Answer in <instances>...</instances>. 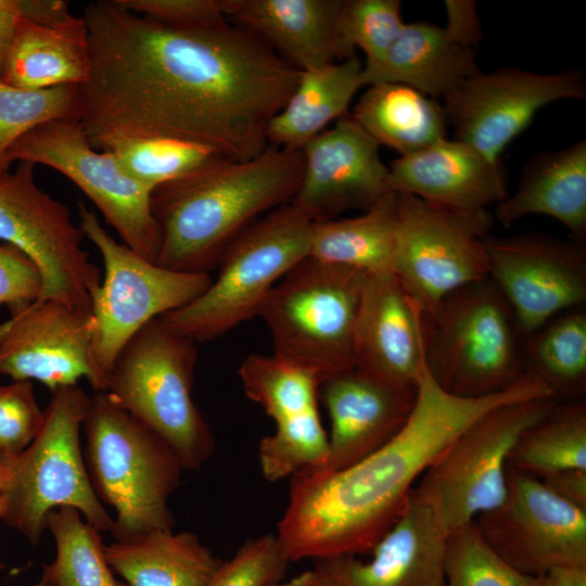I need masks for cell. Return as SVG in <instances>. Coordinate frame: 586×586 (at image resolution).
Returning a JSON list of instances; mask_svg holds the SVG:
<instances>
[{
  "label": "cell",
  "instance_id": "obj_52",
  "mask_svg": "<svg viewBox=\"0 0 586 586\" xmlns=\"http://www.w3.org/2000/svg\"><path fill=\"white\" fill-rule=\"evenodd\" d=\"M4 569H5V564H4L3 561L0 559V572H1L2 570H4Z\"/></svg>",
  "mask_w": 586,
  "mask_h": 586
},
{
  "label": "cell",
  "instance_id": "obj_39",
  "mask_svg": "<svg viewBox=\"0 0 586 586\" xmlns=\"http://www.w3.org/2000/svg\"><path fill=\"white\" fill-rule=\"evenodd\" d=\"M444 586H542V579L509 565L488 546L473 521L447 536Z\"/></svg>",
  "mask_w": 586,
  "mask_h": 586
},
{
  "label": "cell",
  "instance_id": "obj_17",
  "mask_svg": "<svg viewBox=\"0 0 586 586\" xmlns=\"http://www.w3.org/2000/svg\"><path fill=\"white\" fill-rule=\"evenodd\" d=\"M488 277L509 303L521 336L585 305L586 245L540 232L484 238Z\"/></svg>",
  "mask_w": 586,
  "mask_h": 586
},
{
  "label": "cell",
  "instance_id": "obj_25",
  "mask_svg": "<svg viewBox=\"0 0 586 586\" xmlns=\"http://www.w3.org/2000/svg\"><path fill=\"white\" fill-rule=\"evenodd\" d=\"M480 72L473 49L445 27L411 22L405 23L382 61L362 66L360 81L362 86L400 84L444 99Z\"/></svg>",
  "mask_w": 586,
  "mask_h": 586
},
{
  "label": "cell",
  "instance_id": "obj_16",
  "mask_svg": "<svg viewBox=\"0 0 586 586\" xmlns=\"http://www.w3.org/2000/svg\"><path fill=\"white\" fill-rule=\"evenodd\" d=\"M586 79L578 68L540 74L514 67L480 72L443 99L454 139L493 161L552 102L585 99Z\"/></svg>",
  "mask_w": 586,
  "mask_h": 586
},
{
  "label": "cell",
  "instance_id": "obj_7",
  "mask_svg": "<svg viewBox=\"0 0 586 586\" xmlns=\"http://www.w3.org/2000/svg\"><path fill=\"white\" fill-rule=\"evenodd\" d=\"M314 222L292 203L270 211L227 247L209 286L191 303L161 316V320L200 343L258 316L276 284L308 257Z\"/></svg>",
  "mask_w": 586,
  "mask_h": 586
},
{
  "label": "cell",
  "instance_id": "obj_35",
  "mask_svg": "<svg viewBox=\"0 0 586 586\" xmlns=\"http://www.w3.org/2000/svg\"><path fill=\"white\" fill-rule=\"evenodd\" d=\"M246 396L275 423L317 409L320 381L310 371L277 357L253 354L239 368Z\"/></svg>",
  "mask_w": 586,
  "mask_h": 586
},
{
  "label": "cell",
  "instance_id": "obj_2",
  "mask_svg": "<svg viewBox=\"0 0 586 586\" xmlns=\"http://www.w3.org/2000/svg\"><path fill=\"white\" fill-rule=\"evenodd\" d=\"M547 396L531 374L492 395L455 396L435 382L423 360L412 411L387 444L346 469L291 476L276 534L282 550L290 561L370 555L422 474L467 426L497 406Z\"/></svg>",
  "mask_w": 586,
  "mask_h": 586
},
{
  "label": "cell",
  "instance_id": "obj_13",
  "mask_svg": "<svg viewBox=\"0 0 586 586\" xmlns=\"http://www.w3.org/2000/svg\"><path fill=\"white\" fill-rule=\"evenodd\" d=\"M35 166L21 161L14 171L0 175V240L38 268L42 286L35 302L58 300L91 310L100 268L84 250L85 234L68 207L37 186Z\"/></svg>",
  "mask_w": 586,
  "mask_h": 586
},
{
  "label": "cell",
  "instance_id": "obj_21",
  "mask_svg": "<svg viewBox=\"0 0 586 586\" xmlns=\"http://www.w3.org/2000/svg\"><path fill=\"white\" fill-rule=\"evenodd\" d=\"M447 536L432 510L411 492L370 561L340 556L316 560L315 569L335 586H444Z\"/></svg>",
  "mask_w": 586,
  "mask_h": 586
},
{
  "label": "cell",
  "instance_id": "obj_20",
  "mask_svg": "<svg viewBox=\"0 0 586 586\" xmlns=\"http://www.w3.org/2000/svg\"><path fill=\"white\" fill-rule=\"evenodd\" d=\"M319 391L331 433L324 462L301 470L310 473L340 471L379 450L403 429L416 402V387L391 385L357 369L322 382Z\"/></svg>",
  "mask_w": 586,
  "mask_h": 586
},
{
  "label": "cell",
  "instance_id": "obj_6",
  "mask_svg": "<svg viewBox=\"0 0 586 586\" xmlns=\"http://www.w3.org/2000/svg\"><path fill=\"white\" fill-rule=\"evenodd\" d=\"M423 355L447 393L477 398L504 391L526 373L513 311L488 277L447 295L422 314Z\"/></svg>",
  "mask_w": 586,
  "mask_h": 586
},
{
  "label": "cell",
  "instance_id": "obj_30",
  "mask_svg": "<svg viewBox=\"0 0 586 586\" xmlns=\"http://www.w3.org/2000/svg\"><path fill=\"white\" fill-rule=\"evenodd\" d=\"M354 120L380 145L412 154L446 138L443 104L400 84L369 86L354 106Z\"/></svg>",
  "mask_w": 586,
  "mask_h": 586
},
{
  "label": "cell",
  "instance_id": "obj_43",
  "mask_svg": "<svg viewBox=\"0 0 586 586\" xmlns=\"http://www.w3.org/2000/svg\"><path fill=\"white\" fill-rule=\"evenodd\" d=\"M117 4L152 21L179 28L220 26L229 21L219 0H115Z\"/></svg>",
  "mask_w": 586,
  "mask_h": 586
},
{
  "label": "cell",
  "instance_id": "obj_12",
  "mask_svg": "<svg viewBox=\"0 0 586 586\" xmlns=\"http://www.w3.org/2000/svg\"><path fill=\"white\" fill-rule=\"evenodd\" d=\"M493 221L487 209H454L397 193L394 276L423 315L454 291L488 278L484 238Z\"/></svg>",
  "mask_w": 586,
  "mask_h": 586
},
{
  "label": "cell",
  "instance_id": "obj_34",
  "mask_svg": "<svg viewBox=\"0 0 586 586\" xmlns=\"http://www.w3.org/2000/svg\"><path fill=\"white\" fill-rule=\"evenodd\" d=\"M55 543V558L42 565L50 586H127L119 582L105 556L100 532L73 507L51 510L46 519Z\"/></svg>",
  "mask_w": 586,
  "mask_h": 586
},
{
  "label": "cell",
  "instance_id": "obj_40",
  "mask_svg": "<svg viewBox=\"0 0 586 586\" xmlns=\"http://www.w3.org/2000/svg\"><path fill=\"white\" fill-rule=\"evenodd\" d=\"M399 0H345L340 15V31L353 50L366 55L364 66L385 56L405 25Z\"/></svg>",
  "mask_w": 586,
  "mask_h": 586
},
{
  "label": "cell",
  "instance_id": "obj_46",
  "mask_svg": "<svg viewBox=\"0 0 586 586\" xmlns=\"http://www.w3.org/2000/svg\"><path fill=\"white\" fill-rule=\"evenodd\" d=\"M542 482L561 499L586 511V470H564L545 477Z\"/></svg>",
  "mask_w": 586,
  "mask_h": 586
},
{
  "label": "cell",
  "instance_id": "obj_29",
  "mask_svg": "<svg viewBox=\"0 0 586 586\" xmlns=\"http://www.w3.org/2000/svg\"><path fill=\"white\" fill-rule=\"evenodd\" d=\"M362 66L355 55L302 72L289 100L268 124V145L301 150L330 123L348 115L351 101L362 87Z\"/></svg>",
  "mask_w": 586,
  "mask_h": 586
},
{
  "label": "cell",
  "instance_id": "obj_48",
  "mask_svg": "<svg viewBox=\"0 0 586 586\" xmlns=\"http://www.w3.org/2000/svg\"><path fill=\"white\" fill-rule=\"evenodd\" d=\"M542 586H586V566L563 565L540 576Z\"/></svg>",
  "mask_w": 586,
  "mask_h": 586
},
{
  "label": "cell",
  "instance_id": "obj_22",
  "mask_svg": "<svg viewBox=\"0 0 586 586\" xmlns=\"http://www.w3.org/2000/svg\"><path fill=\"white\" fill-rule=\"evenodd\" d=\"M355 369L398 387L417 385L422 310L394 275H369L354 334Z\"/></svg>",
  "mask_w": 586,
  "mask_h": 586
},
{
  "label": "cell",
  "instance_id": "obj_50",
  "mask_svg": "<svg viewBox=\"0 0 586 586\" xmlns=\"http://www.w3.org/2000/svg\"><path fill=\"white\" fill-rule=\"evenodd\" d=\"M277 586H335L324 574L315 568L297 576L283 581Z\"/></svg>",
  "mask_w": 586,
  "mask_h": 586
},
{
  "label": "cell",
  "instance_id": "obj_4",
  "mask_svg": "<svg viewBox=\"0 0 586 586\" xmlns=\"http://www.w3.org/2000/svg\"><path fill=\"white\" fill-rule=\"evenodd\" d=\"M81 431L92 488L116 512L114 540L173 530L168 501L184 469L171 448L106 392L88 396Z\"/></svg>",
  "mask_w": 586,
  "mask_h": 586
},
{
  "label": "cell",
  "instance_id": "obj_24",
  "mask_svg": "<svg viewBox=\"0 0 586 586\" xmlns=\"http://www.w3.org/2000/svg\"><path fill=\"white\" fill-rule=\"evenodd\" d=\"M234 25L253 31L301 72L355 56L340 31L344 0H219Z\"/></svg>",
  "mask_w": 586,
  "mask_h": 586
},
{
  "label": "cell",
  "instance_id": "obj_51",
  "mask_svg": "<svg viewBox=\"0 0 586 586\" xmlns=\"http://www.w3.org/2000/svg\"><path fill=\"white\" fill-rule=\"evenodd\" d=\"M33 586H50L44 579L40 578L36 584Z\"/></svg>",
  "mask_w": 586,
  "mask_h": 586
},
{
  "label": "cell",
  "instance_id": "obj_42",
  "mask_svg": "<svg viewBox=\"0 0 586 586\" xmlns=\"http://www.w3.org/2000/svg\"><path fill=\"white\" fill-rule=\"evenodd\" d=\"M44 420L31 381L0 385V455L17 456L38 435Z\"/></svg>",
  "mask_w": 586,
  "mask_h": 586
},
{
  "label": "cell",
  "instance_id": "obj_1",
  "mask_svg": "<svg viewBox=\"0 0 586 586\" xmlns=\"http://www.w3.org/2000/svg\"><path fill=\"white\" fill-rule=\"evenodd\" d=\"M82 17L91 69L77 120L94 148L117 137H166L234 161L259 155L267 127L301 71L265 40L229 22L168 26L111 1Z\"/></svg>",
  "mask_w": 586,
  "mask_h": 586
},
{
  "label": "cell",
  "instance_id": "obj_28",
  "mask_svg": "<svg viewBox=\"0 0 586 586\" xmlns=\"http://www.w3.org/2000/svg\"><path fill=\"white\" fill-rule=\"evenodd\" d=\"M105 556L127 586H205L221 563L196 534L173 530L114 540Z\"/></svg>",
  "mask_w": 586,
  "mask_h": 586
},
{
  "label": "cell",
  "instance_id": "obj_44",
  "mask_svg": "<svg viewBox=\"0 0 586 586\" xmlns=\"http://www.w3.org/2000/svg\"><path fill=\"white\" fill-rule=\"evenodd\" d=\"M41 286L35 263L13 245L0 244V305L10 313L21 309L38 298Z\"/></svg>",
  "mask_w": 586,
  "mask_h": 586
},
{
  "label": "cell",
  "instance_id": "obj_5",
  "mask_svg": "<svg viewBox=\"0 0 586 586\" xmlns=\"http://www.w3.org/2000/svg\"><path fill=\"white\" fill-rule=\"evenodd\" d=\"M198 343L155 318L120 349L106 392L158 435L184 470H199L215 449L212 431L192 397Z\"/></svg>",
  "mask_w": 586,
  "mask_h": 586
},
{
  "label": "cell",
  "instance_id": "obj_14",
  "mask_svg": "<svg viewBox=\"0 0 586 586\" xmlns=\"http://www.w3.org/2000/svg\"><path fill=\"white\" fill-rule=\"evenodd\" d=\"M10 164L49 166L73 181L98 207L123 244L157 263L161 229L151 208V190L124 171L109 152L94 149L76 118L44 123L16 141Z\"/></svg>",
  "mask_w": 586,
  "mask_h": 586
},
{
  "label": "cell",
  "instance_id": "obj_11",
  "mask_svg": "<svg viewBox=\"0 0 586 586\" xmlns=\"http://www.w3.org/2000/svg\"><path fill=\"white\" fill-rule=\"evenodd\" d=\"M79 227L101 254L104 273L91 300L93 352L109 372L125 344L145 324L199 297L212 283L209 273L162 267L117 242L97 214L78 205Z\"/></svg>",
  "mask_w": 586,
  "mask_h": 586
},
{
  "label": "cell",
  "instance_id": "obj_38",
  "mask_svg": "<svg viewBox=\"0 0 586 586\" xmlns=\"http://www.w3.org/2000/svg\"><path fill=\"white\" fill-rule=\"evenodd\" d=\"M327 454L328 435L318 408L276 423L275 432L264 436L258 445L260 470L269 482L318 468Z\"/></svg>",
  "mask_w": 586,
  "mask_h": 586
},
{
  "label": "cell",
  "instance_id": "obj_15",
  "mask_svg": "<svg viewBox=\"0 0 586 586\" xmlns=\"http://www.w3.org/2000/svg\"><path fill=\"white\" fill-rule=\"evenodd\" d=\"M507 480L505 501L474 520L488 546L531 576L555 566H586V511L510 468Z\"/></svg>",
  "mask_w": 586,
  "mask_h": 586
},
{
  "label": "cell",
  "instance_id": "obj_47",
  "mask_svg": "<svg viewBox=\"0 0 586 586\" xmlns=\"http://www.w3.org/2000/svg\"><path fill=\"white\" fill-rule=\"evenodd\" d=\"M21 18H23L22 0H0V75Z\"/></svg>",
  "mask_w": 586,
  "mask_h": 586
},
{
  "label": "cell",
  "instance_id": "obj_19",
  "mask_svg": "<svg viewBox=\"0 0 586 586\" xmlns=\"http://www.w3.org/2000/svg\"><path fill=\"white\" fill-rule=\"evenodd\" d=\"M380 144L348 114L301 149L304 169L293 205L315 222L368 211L391 192Z\"/></svg>",
  "mask_w": 586,
  "mask_h": 586
},
{
  "label": "cell",
  "instance_id": "obj_27",
  "mask_svg": "<svg viewBox=\"0 0 586 586\" xmlns=\"http://www.w3.org/2000/svg\"><path fill=\"white\" fill-rule=\"evenodd\" d=\"M91 69L88 29L82 16L54 24L21 18L0 78L28 90L82 85Z\"/></svg>",
  "mask_w": 586,
  "mask_h": 586
},
{
  "label": "cell",
  "instance_id": "obj_45",
  "mask_svg": "<svg viewBox=\"0 0 586 586\" xmlns=\"http://www.w3.org/2000/svg\"><path fill=\"white\" fill-rule=\"evenodd\" d=\"M446 29L463 44L474 48L482 40L480 20L474 1L446 0Z\"/></svg>",
  "mask_w": 586,
  "mask_h": 586
},
{
  "label": "cell",
  "instance_id": "obj_41",
  "mask_svg": "<svg viewBox=\"0 0 586 586\" xmlns=\"http://www.w3.org/2000/svg\"><path fill=\"white\" fill-rule=\"evenodd\" d=\"M275 534L246 540L234 556L219 564L205 586H277L289 563Z\"/></svg>",
  "mask_w": 586,
  "mask_h": 586
},
{
  "label": "cell",
  "instance_id": "obj_26",
  "mask_svg": "<svg viewBox=\"0 0 586 586\" xmlns=\"http://www.w3.org/2000/svg\"><path fill=\"white\" fill-rule=\"evenodd\" d=\"M534 214L558 220L572 239L586 242L585 139L532 156L522 169L515 191L495 209V218L504 226Z\"/></svg>",
  "mask_w": 586,
  "mask_h": 586
},
{
  "label": "cell",
  "instance_id": "obj_23",
  "mask_svg": "<svg viewBox=\"0 0 586 586\" xmlns=\"http://www.w3.org/2000/svg\"><path fill=\"white\" fill-rule=\"evenodd\" d=\"M388 184L393 192L463 211L487 209L509 195L501 161L447 138L395 158L388 166Z\"/></svg>",
  "mask_w": 586,
  "mask_h": 586
},
{
  "label": "cell",
  "instance_id": "obj_10",
  "mask_svg": "<svg viewBox=\"0 0 586 586\" xmlns=\"http://www.w3.org/2000/svg\"><path fill=\"white\" fill-rule=\"evenodd\" d=\"M558 400L542 397L497 406L467 426L412 489L449 534L507 497L508 458L521 434Z\"/></svg>",
  "mask_w": 586,
  "mask_h": 586
},
{
  "label": "cell",
  "instance_id": "obj_33",
  "mask_svg": "<svg viewBox=\"0 0 586 586\" xmlns=\"http://www.w3.org/2000/svg\"><path fill=\"white\" fill-rule=\"evenodd\" d=\"M508 468L539 481L564 470H586L585 400L558 402L527 428L509 455Z\"/></svg>",
  "mask_w": 586,
  "mask_h": 586
},
{
  "label": "cell",
  "instance_id": "obj_8",
  "mask_svg": "<svg viewBox=\"0 0 586 586\" xmlns=\"http://www.w3.org/2000/svg\"><path fill=\"white\" fill-rule=\"evenodd\" d=\"M368 277L309 256L291 269L258 313L273 356L313 372L320 384L355 369V326Z\"/></svg>",
  "mask_w": 586,
  "mask_h": 586
},
{
  "label": "cell",
  "instance_id": "obj_18",
  "mask_svg": "<svg viewBox=\"0 0 586 586\" xmlns=\"http://www.w3.org/2000/svg\"><path fill=\"white\" fill-rule=\"evenodd\" d=\"M91 310L58 300L33 302L0 323V374L38 381L52 392L85 379L104 392L107 374L93 352Z\"/></svg>",
  "mask_w": 586,
  "mask_h": 586
},
{
  "label": "cell",
  "instance_id": "obj_3",
  "mask_svg": "<svg viewBox=\"0 0 586 586\" xmlns=\"http://www.w3.org/2000/svg\"><path fill=\"white\" fill-rule=\"evenodd\" d=\"M304 169L301 150L268 145L234 161L218 155L151 192L161 229L157 265L209 273L227 247L262 214L288 204Z\"/></svg>",
  "mask_w": 586,
  "mask_h": 586
},
{
  "label": "cell",
  "instance_id": "obj_31",
  "mask_svg": "<svg viewBox=\"0 0 586 586\" xmlns=\"http://www.w3.org/2000/svg\"><path fill=\"white\" fill-rule=\"evenodd\" d=\"M396 221L397 193L391 191L361 215L314 222L308 256L371 276L394 275Z\"/></svg>",
  "mask_w": 586,
  "mask_h": 586
},
{
  "label": "cell",
  "instance_id": "obj_49",
  "mask_svg": "<svg viewBox=\"0 0 586 586\" xmlns=\"http://www.w3.org/2000/svg\"><path fill=\"white\" fill-rule=\"evenodd\" d=\"M13 460L14 456L0 455V520L8 508V492L13 479Z\"/></svg>",
  "mask_w": 586,
  "mask_h": 586
},
{
  "label": "cell",
  "instance_id": "obj_9",
  "mask_svg": "<svg viewBox=\"0 0 586 586\" xmlns=\"http://www.w3.org/2000/svg\"><path fill=\"white\" fill-rule=\"evenodd\" d=\"M88 395L78 385L51 392L43 424L33 443L14 456L13 479L3 522L36 545L48 513L73 507L99 532H111L113 519L97 497L80 445Z\"/></svg>",
  "mask_w": 586,
  "mask_h": 586
},
{
  "label": "cell",
  "instance_id": "obj_37",
  "mask_svg": "<svg viewBox=\"0 0 586 586\" xmlns=\"http://www.w3.org/2000/svg\"><path fill=\"white\" fill-rule=\"evenodd\" d=\"M80 85L28 90L0 78V175L9 171L8 153L36 127L55 119L78 117Z\"/></svg>",
  "mask_w": 586,
  "mask_h": 586
},
{
  "label": "cell",
  "instance_id": "obj_36",
  "mask_svg": "<svg viewBox=\"0 0 586 586\" xmlns=\"http://www.w3.org/2000/svg\"><path fill=\"white\" fill-rule=\"evenodd\" d=\"M94 149L111 153L126 174L151 191L216 155L194 143L149 136L110 138Z\"/></svg>",
  "mask_w": 586,
  "mask_h": 586
},
{
  "label": "cell",
  "instance_id": "obj_32",
  "mask_svg": "<svg viewBox=\"0 0 586 586\" xmlns=\"http://www.w3.org/2000/svg\"><path fill=\"white\" fill-rule=\"evenodd\" d=\"M525 373L537 378L558 402L586 394V307L566 309L521 339Z\"/></svg>",
  "mask_w": 586,
  "mask_h": 586
}]
</instances>
